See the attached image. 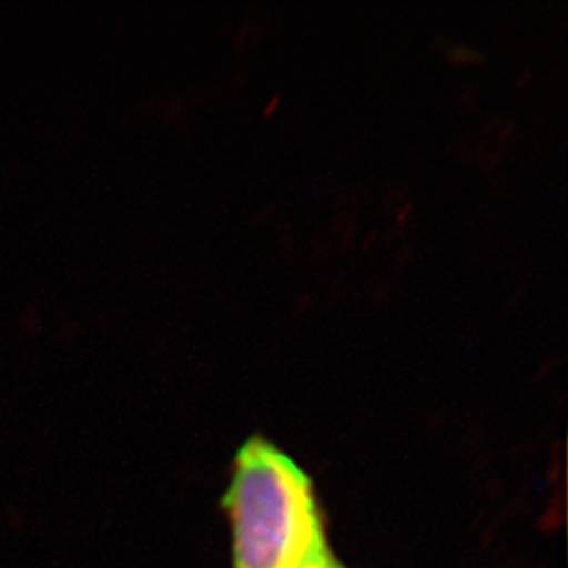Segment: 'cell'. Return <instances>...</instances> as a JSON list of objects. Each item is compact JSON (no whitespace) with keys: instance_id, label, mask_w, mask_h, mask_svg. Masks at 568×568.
Here are the masks:
<instances>
[{"instance_id":"cell-2","label":"cell","mask_w":568,"mask_h":568,"mask_svg":"<svg viewBox=\"0 0 568 568\" xmlns=\"http://www.w3.org/2000/svg\"><path fill=\"white\" fill-rule=\"evenodd\" d=\"M293 568H346L344 567L335 554H333L329 542H322L321 547H316L307 558L302 559L301 564Z\"/></svg>"},{"instance_id":"cell-1","label":"cell","mask_w":568,"mask_h":568,"mask_svg":"<svg viewBox=\"0 0 568 568\" xmlns=\"http://www.w3.org/2000/svg\"><path fill=\"white\" fill-rule=\"evenodd\" d=\"M223 506L232 568H293L327 541L312 478L263 436L237 450Z\"/></svg>"}]
</instances>
